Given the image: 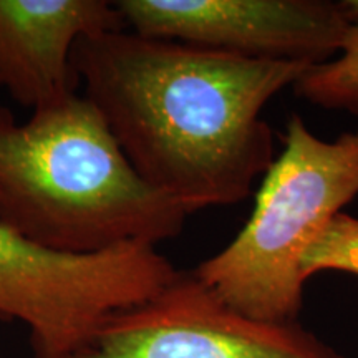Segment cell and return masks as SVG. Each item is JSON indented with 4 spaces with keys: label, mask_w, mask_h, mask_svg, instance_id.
<instances>
[{
    "label": "cell",
    "mask_w": 358,
    "mask_h": 358,
    "mask_svg": "<svg viewBox=\"0 0 358 358\" xmlns=\"http://www.w3.org/2000/svg\"><path fill=\"white\" fill-rule=\"evenodd\" d=\"M65 358H348L299 322L254 320L181 272L140 306L120 310Z\"/></svg>",
    "instance_id": "5"
},
{
    "label": "cell",
    "mask_w": 358,
    "mask_h": 358,
    "mask_svg": "<svg viewBox=\"0 0 358 358\" xmlns=\"http://www.w3.org/2000/svg\"><path fill=\"white\" fill-rule=\"evenodd\" d=\"M179 274L150 244L69 256L0 224V317L29 329L34 358L69 357L108 317L148 302Z\"/></svg>",
    "instance_id": "4"
},
{
    "label": "cell",
    "mask_w": 358,
    "mask_h": 358,
    "mask_svg": "<svg viewBox=\"0 0 358 358\" xmlns=\"http://www.w3.org/2000/svg\"><path fill=\"white\" fill-rule=\"evenodd\" d=\"M116 7L141 37L310 66L338 55L352 24L332 0H120Z\"/></svg>",
    "instance_id": "6"
},
{
    "label": "cell",
    "mask_w": 358,
    "mask_h": 358,
    "mask_svg": "<svg viewBox=\"0 0 358 358\" xmlns=\"http://www.w3.org/2000/svg\"><path fill=\"white\" fill-rule=\"evenodd\" d=\"M127 30L116 2L0 0V88L34 111L75 96L73 48L83 37Z\"/></svg>",
    "instance_id": "7"
},
{
    "label": "cell",
    "mask_w": 358,
    "mask_h": 358,
    "mask_svg": "<svg viewBox=\"0 0 358 358\" xmlns=\"http://www.w3.org/2000/svg\"><path fill=\"white\" fill-rule=\"evenodd\" d=\"M73 66L138 176L187 214L249 198L274 163L262 110L310 69L131 30L83 37Z\"/></svg>",
    "instance_id": "1"
},
{
    "label": "cell",
    "mask_w": 358,
    "mask_h": 358,
    "mask_svg": "<svg viewBox=\"0 0 358 358\" xmlns=\"http://www.w3.org/2000/svg\"><path fill=\"white\" fill-rule=\"evenodd\" d=\"M294 90L313 105L358 115V17L352 20L338 55L327 64L310 66Z\"/></svg>",
    "instance_id": "8"
},
{
    "label": "cell",
    "mask_w": 358,
    "mask_h": 358,
    "mask_svg": "<svg viewBox=\"0 0 358 358\" xmlns=\"http://www.w3.org/2000/svg\"><path fill=\"white\" fill-rule=\"evenodd\" d=\"M189 216L138 176L85 96L34 111L0 106V224L40 249L90 256L173 239Z\"/></svg>",
    "instance_id": "2"
},
{
    "label": "cell",
    "mask_w": 358,
    "mask_h": 358,
    "mask_svg": "<svg viewBox=\"0 0 358 358\" xmlns=\"http://www.w3.org/2000/svg\"><path fill=\"white\" fill-rule=\"evenodd\" d=\"M357 196L358 129L322 140L292 115L249 221L192 274L245 317L294 324L303 306V252Z\"/></svg>",
    "instance_id": "3"
},
{
    "label": "cell",
    "mask_w": 358,
    "mask_h": 358,
    "mask_svg": "<svg viewBox=\"0 0 358 358\" xmlns=\"http://www.w3.org/2000/svg\"><path fill=\"white\" fill-rule=\"evenodd\" d=\"M327 271L358 275V217L352 214L343 211L335 214L303 252L301 261L303 280Z\"/></svg>",
    "instance_id": "9"
},
{
    "label": "cell",
    "mask_w": 358,
    "mask_h": 358,
    "mask_svg": "<svg viewBox=\"0 0 358 358\" xmlns=\"http://www.w3.org/2000/svg\"><path fill=\"white\" fill-rule=\"evenodd\" d=\"M342 6L345 8L350 19H357L358 17V0H342Z\"/></svg>",
    "instance_id": "10"
}]
</instances>
